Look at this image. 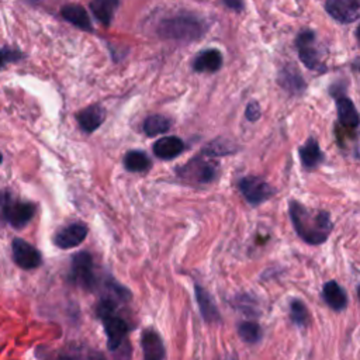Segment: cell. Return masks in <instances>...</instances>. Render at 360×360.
Returning a JSON list of instances; mask_svg holds the SVG:
<instances>
[{"label":"cell","instance_id":"30bf717a","mask_svg":"<svg viewBox=\"0 0 360 360\" xmlns=\"http://www.w3.org/2000/svg\"><path fill=\"white\" fill-rule=\"evenodd\" d=\"M89 228L83 222H73L66 225L55 234V245L61 249H71L79 246L87 237Z\"/></svg>","mask_w":360,"mask_h":360},{"label":"cell","instance_id":"7c38bea8","mask_svg":"<svg viewBox=\"0 0 360 360\" xmlns=\"http://www.w3.org/2000/svg\"><path fill=\"white\" fill-rule=\"evenodd\" d=\"M76 120L83 132L92 134L106 121V110L100 105L89 106L78 113Z\"/></svg>","mask_w":360,"mask_h":360},{"label":"cell","instance_id":"cb8c5ba5","mask_svg":"<svg viewBox=\"0 0 360 360\" xmlns=\"http://www.w3.org/2000/svg\"><path fill=\"white\" fill-rule=\"evenodd\" d=\"M170 125H172L170 120L165 116L161 114L150 116L144 121V132L148 135V137H155V135L168 132L170 129Z\"/></svg>","mask_w":360,"mask_h":360},{"label":"cell","instance_id":"44dd1931","mask_svg":"<svg viewBox=\"0 0 360 360\" xmlns=\"http://www.w3.org/2000/svg\"><path fill=\"white\" fill-rule=\"evenodd\" d=\"M118 3L120 0H92V2H90V10H92L93 16L102 24L109 27L113 21Z\"/></svg>","mask_w":360,"mask_h":360},{"label":"cell","instance_id":"ac0fdd59","mask_svg":"<svg viewBox=\"0 0 360 360\" xmlns=\"http://www.w3.org/2000/svg\"><path fill=\"white\" fill-rule=\"evenodd\" d=\"M185 151L183 141L177 137H163L154 145V154L161 159H173Z\"/></svg>","mask_w":360,"mask_h":360},{"label":"cell","instance_id":"f546056e","mask_svg":"<svg viewBox=\"0 0 360 360\" xmlns=\"http://www.w3.org/2000/svg\"><path fill=\"white\" fill-rule=\"evenodd\" d=\"M2 159H3V158H2V154H0V163H2Z\"/></svg>","mask_w":360,"mask_h":360},{"label":"cell","instance_id":"484cf974","mask_svg":"<svg viewBox=\"0 0 360 360\" xmlns=\"http://www.w3.org/2000/svg\"><path fill=\"white\" fill-rule=\"evenodd\" d=\"M238 335L246 343H258L262 339V328L256 323H241L238 325Z\"/></svg>","mask_w":360,"mask_h":360},{"label":"cell","instance_id":"d4e9b609","mask_svg":"<svg viewBox=\"0 0 360 360\" xmlns=\"http://www.w3.org/2000/svg\"><path fill=\"white\" fill-rule=\"evenodd\" d=\"M290 315H291V321L297 325V327H307L309 323V312L307 305L298 300L294 298L290 303Z\"/></svg>","mask_w":360,"mask_h":360},{"label":"cell","instance_id":"9c48e42d","mask_svg":"<svg viewBox=\"0 0 360 360\" xmlns=\"http://www.w3.org/2000/svg\"><path fill=\"white\" fill-rule=\"evenodd\" d=\"M100 320L103 321V325H105L109 349L111 352L117 350L121 346V343L124 342L127 334L129 332V325L127 324L125 320L118 317L116 312L109 314V315H106V317H102Z\"/></svg>","mask_w":360,"mask_h":360},{"label":"cell","instance_id":"277c9868","mask_svg":"<svg viewBox=\"0 0 360 360\" xmlns=\"http://www.w3.org/2000/svg\"><path fill=\"white\" fill-rule=\"evenodd\" d=\"M0 204H2L6 221L13 225L15 228H23L24 225H27L33 219L35 214V206L33 203L16 200L8 193L3 195Z\"/></svg>","mask_w":360,"mask_h":360},{"label":"cell","instance_id":"52a82bcc","mask_svg":"<svg viewBox=\"0 0 360 360\" xmlns=\"http://www.w3.org/2000/svg\"><path fill=\"white\" fill-rule=\"evenodd\" d=\"M238 188L251 206H259L275 195L273 188L256 176H246L241 179Z\"/></svg>","mask_w":360,"mask_h":360},{"label":"cell","instance_id":"5b68a950","mask_svg":"<svg viewBox=\"0 0 360 360\" xmlns=\"http://www.w3.org/2000/svg\"><path fill=\"white\" fill-rule=\"evenodd\" d=\"M217 172H218V165L204 158H196L188 162L185 166L177 169L180 177L199 185L211 183L217 176Z\"/></svg>","mask_w":360,"mask_h":360},{"label":"cell","instance_id":"603a6c76","mask_svg":"<svg viewBox=\"0 0 360 360\" xmlns=\"http://www.w3.org/2000/svg\"><path fill=\"white\" fill-rule=\"evenodd\" d=\"M124 166L128 172H147L152 166L150 156L143 151H129L124 156Z\"/></svg>","mask_w":360,"mask_h":360},{"label":"cell","instance_id":"8fae6325","mask_svg":"<svg viewBox=\"0 0 360 360\" xmlns=\"http://www.w3.org/2000/svg\"><path fill=\"white\" fill-rule=\"evenodd\" d=\"M13 259L21 269L26 270L37 269L42 263L41 253L31 244L20 238L13 241Z\"/></svg>","mask_w":360,"mask_h":360},{"label":"cell","instance_id":"3957f363","mask_svg":"<svg viewBox=\"0 0 360 360\" xmlns=\"http://www.w3.org/2000/svg\"><path fill=\"white\" fill-rule=\"evenodd\" d=\"M71 282L76 286L93 291L99 286V279L96 275L93 258L87 252H79L72 259L71 267Z\"/></svg>","mask_w":360,"mask_h":360},{"label":"cell","instance_id":"2e32d148","mask_svg":"<svg viewBox=\"0 0 360 360\" xmlns=\"http://www.w3.org/2000/svg\"><path fill=\"white\" fill-rule=\"evenodd\" d=\"M141 346H143L144 357L147 360H161L166 356L163 342H162L159 334H156L155 331L150 330L143 334Z\"/></svg>","mask_w":360,"mask_h":360},{"label":"cell","instance_id":"9a60e30c","mask_svg":"<svg viewBox=\"0 0 360 360\" xmlns=\"http://www.w3.org/2000/svg\"><path fill=\"white\" fill-rule=\"evenodd\" d=\"M323 298L335 311H343L348 307V303H349L348 294L335 280L327 282L324 285Z\"/></svg>","mask_w":360,"mask_h":360},{"label":"cell","instance_id":"8992f818","mask_svg":"<svg viewBox=\"0 0 360 360\" xmlns=\"http://www.w3.org/2000/svg\"><path fill=\"white\" fill-rule=\"evenodd\" d=\"M315 39H317V37H315V33L311 30H304L298 34L296 39L298 57L308 69L324 72L325 66L321 62L317 47H315Z\"/></svg>","mask_w":360,"mask_h":360},{"label":"cell","instance_id":"e0dca14e","mask_svg":"<svg viewBox=\"0 0 360 360\" xmlns=\"http://www.w3.org/2000/svg\"><path fill=\"white\" fill-rule=\"evenodd\" d=\"M61 15L66 21H69L75 27L89 33L93 31L92 21H90L87 12L80 5H65L61 9Z\"/></svg>","mask_w":360,"mask_h":360},{"label":"cell","instance_id":"7402d4cb","mask_svg":"<svg viewBox=\"0 0 360 360\" xmlns=\"http://www.w3.org/2000/svg\"><path fill=\"white\" fill-rule=\"evenodd\" d=\"M279 83L283 89H286L287 92L293 93V95H301L304 90H305V82L304 79L301 78V75L294 69V66H289V68H285L282 72H280V76H279Z\"/></svg>","mask_w":360,"mask_h":360},{"label":"cell","instance_id":"4316f807","mask_svg":"<svg viewBox=\"0 0 360 360\" xmlns=\"http://www.w3.org/2000/svg\"><path fill=\"white\" fill-rule=\"evenodd\" d=\"M21 58L20 51L12 48H0V68L6 66L8 64L16 62Z\"/></svg>","mask_w":360,"mask_h":360},{"label":"cell","instance_id":"83f0119b","mask_svg":"<svg viewBox=\"0 0 360 360\" xmlns=\"http://www.w3.org/2000/svg\"><path fill=\"white\" fill-rule=\"evenodd\" d=\"M246 118L252 123L258 121L260 118V106L256 102H251L246 106Z\"/></svg>","mask_w":360,"mask_h":360},{"label":"cell","instance_id":"7a4b0ae2","mask_svg":"<svg viewBox=\"0 0 360 360\" xmlns=\"http://www.w3.org/2000/svg\"><path fill=\"white\" fill-rule=\"evenodd\" d=\"M159 35L169 39L195 41L204 34L203 21L192 15H179L165 19L158 27Z\"/></svg>","mask_w":360,"mask_h":360},{"label":"cell","instance_id":"4fadbf2b","mask_svg":"<svg viewBox=\"0 0 360 360\" xmlns=\"http://www.w3.org/2000/svg\"><path fill=\"white\" fill-rule=\"evenodd\" d=\"M195 293H196V300H197L203 320L208 324L219 323L221 315H219V311L214 303V298L210 296V293L199 285L195 286Z\"/></svg>","mask_w":360,"mask_h":360},{"label":"cell","instance_id":"f1b7e54d","mask_svg":"<svg viewBox=\"0 0 360 360\" xmlns=\"http://www.w3.org/2000/svg\"><path fill=\"white\" fill-rule=\"evenodd\" d=\"M225 8H228L234 12H242L244 10V2L242 0H221Z\"/></svg>","mask_w":360,"mask_h":360},{"label":"cell","instance_id":"d6986e66","mask_svg":"<svg viewBox=\"0 0 360 360\" xmlns=\"http://www.w3.org/2000/svg\"><path fill=\"white\" fill-rule=\"evenodd\" d=\"M300 158H301V163L307 170H312L317 168L323 159V151L318 145V141L315 138H308L307 143L300 148Z\"/></svg>","mask_w":360,"mask_h":360},{"label":"cell","instance_id":"5bb4252c","mask_svg":"<svg viewBox=\"0 0 360 360\" xmlns=\"http://www.w3.org/2000/svg\"><path fill=\"white\" fill-rule=\"evenodd\" d=\"M222 61H224L222 60V54L218 50H215V48L204 50L195 58L193 69L196 72H210V73H214V72L221 69Z\"/></svg>","mask_w":360,"mask_h":360},{"label":"cell","instance_id":"ba28073f","mask_svg":"<svg viewBox=\"0 0 360 360\" xmlns=\"http://www.w3.org/2000/svg\"><path fill=\"white\" fill-rule=\"evenodd\" d=\"M325 10L336 21L352 24L359 20L360 0H327Z\"/></svg>","mask_w":360,"mask_h":360},{"label":"cell","instance_id":"6da1fadb","mask_svg":"<svg viewBox=\"0 0 360 360\" xmlns=\"http://www.w3.org/2000/svg\"><path fill=\"white\" fill-rule=\"evenodd\" d=\"M289 213L296 233L308 245L324 244L332 233L334 224L327 211H314L297 200H291L289 203Z\"/></svg>","mask_w":360,"mask_h":360},{"label":"cell","instance_id":"ffe728a7","mask_svg":"<svg viewBox=\"0 0 360 360\" xmlns=\"http://www.w3.org/2000/svg\"><path fill=\"white\" fill-rule=\"evenodd\" d=\"M336 110H338V118L339 124L356 129L359 125V114L353 105V102L349 98H345L343 95H339L336 98Z\"/></svg>","mask_w":360,"mask_h":360}]
</instances>
